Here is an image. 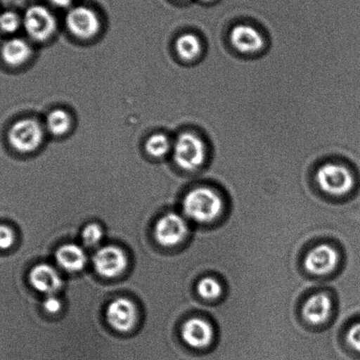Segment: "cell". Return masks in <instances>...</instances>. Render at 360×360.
<instances>
[{
    "mask_svg": "<svg viewBox=\"0 0 360 360\" xmlns=\"http://www.w3.org/2000/svg\"><path fill=\"white\" fill-rule=\"evenodd\" d=\"M223 206L219 194L212 188L205 187L188 192L183 201L184 214L198 223H209L218 218Z\"/></svg>",
    "mask_w": 360,
    "mask_h": 360,
    "instance_id": "obj_1",
    "label": "cell"
},
{
    "mask_svg": "<svg viewBox=\"0 0 360 360\" xmlns=\"http://www.w3.org/2000/svg\"><path fill=\"white\" fill-rule=\"evenodd\" d=\"M172 153L174 163L187 171L197 170L204 165L207 155L204 141L193 132H183L178 136Z\"/></svg>",
    "mask_w": 360,
    "mask_h": 360,
    "instance_id": "obj_2",
    "label": "cell"
},
{
    "mask_svg": "<svg viewBox=\"0 0 360 360\" xmlns=\"http://www.w3.org/2000/svg\"><path fill=\"white\" fill-rule=\"evenodd\" d=\"M45 132L44 125L37 119L23 118L16 121L10 128L8 141L17 152L31 153L43 145Z\"/></svg>",
    "mask_w": 360,
    "mask_h": 360,
    "instance_id": "obj_3",
    "label": "cell"
},
{
    "mask_svg": "<svg viewBox=\"0 0 360 360\" xmlns=\"http://www.w3.org/2000/svg\"><path fill=\"white\" fill-rule=\"evenodd\" d=\"M22 27L31 40L44 43L57 32L58 20L46 6L34 5L24 13Z\"/></svg>",
    "mask_w": 360,
    "mask_h": 360,
    "instance_id": "obj_4",
    "label": "cell"
},
{
    "mask_svg": "<svg viewBox=\"0 0 360 360\" xmlns=\"http://www.w3.org/2000/svg\"><path fill=\"white\" fill-rule=\"evenodd\" d=\"M316 181L321 190L333 195L347 194L354 185V177L351 171L335 163L321 166L317 171Z\"/></svg>",
    "mask_w": 360,
    "mask_h": 360,
    "instance_id": "obj_5",
    "label": "cell"
},
{
    "mask_svg": "<svg viewBox=\"0 0 360 360\" xmlns=\"http://www.w3.org/2000/svg\"><path fill=\"white\" fill-rule=\"evenodd\" d=\"M94 271L101 277L114 278L123 274L128 266L125 251L117 245L99 248L92 257Z\"/></svg>",
    "mask_w": 360,
    "mask_h": 360,
    "instance_id": "obj_6",
    "label": "cell"
},
{
    "mask_svg": "<svg viewBox=\"0 0 360 360\" xmlns=\"http://www.w3.org/2000/svg\"><path fill=\"white\" fill-rule=\"evenodd\" d=\"M65 25L73 37L89 40L101 30V20L96 11L86 6H73L65 16Z\"/></svg>",
    "mask_w": 360,
    "mask_h": 360,
    "instance_id": "obj_7",
    "label": "cell"
},
{
    "mask_svg": "<svg viewBox=\"0 0 360 360\" xmlns=\"http://www.w3.org/2000/svg\"><path fill=\"white\" fill-rule=\"evenodd\" d=\"M188 226L186 219L176 212H167L157 220L153 236L159 245L176 247L187 236Z\"/></svg>",
    "mask_w": 360,
    "mask_h": 360,
    "instance_id": "obj_8",
    "label": "cell"
},
{
    "mask_svg": "<svg viewBox=\"0 0 360 360\" xmlns=\"http://www.w3.org/2000/svg\"><path fill=\"white\" fill-rule=\"evenodd\" d=\"M104 314L112 330L120 333L134 330L139 318L137 306L125 297H117L108 303Z\"/></svg>",
    "mask_w": 360,
    "mask_h": 360,
    "instance_id": "obj_9",
    "label": "cell"
},
{
    "mask_svg": "<svg viewBox=\"0 0 360 360\" xmlns=\"http://www.w3.org/2000/svg\"><path fill=\"white\" fill-rule=\"evenodd\" d=\"M27 279L37 292L45 296L56 295L64 286V281L57 269L44 263L31 268Z\"/></svg>",
    "mask_w": 360,
    "mask_h": 360,
    "instance_id": "obj_10",
    "label": "cell"
},
{
    "mask_svg": "<svg viewBox=\"0 0 360 360\" xmlns=\"http://www.w3.org/2000/svg\"><path fill=\"white\" fill-rule=\"evenodd\" d=\"M231 44L243 55H254L264 48L265 41L260 31L247 24L233 27L230 33Z\"/></svg>",
    "mask_w": 360,
    "mask_h": 360,
    "instance_id": "obj_11",
    "label": "cell"
},
{
    "mask_svg": "<svg viewBox=\"0 0 360 360\" xmlns=\"http://www.w3.org/2000/svg\"><path fill=\"white\" fill-rule=\"evenodd\" d=\"M55 259L61 270L77 274L86 268L89 257L85 250L76 243H65L56 250Z\"/></svg>",
    "mask_w": 360,
    "mask_h": 360,
    "instance_id": "obj_12",
    "label": "cell"
},
{
    "mask_svg": "<svg viewBox=\"0 0 360 360\" xmlns=\"http://www.w3.org/2000/svg\"><path fill=\"white\" fill-rule=\"evenodd\" d=\"M181 335L185 344L192 348L202 349L211 344L213 330L207 321L194 317L185 321Z\"/></svg>",
    "mask_w": 360,
    "mask_h": 360,
    "instance_id": "obj_13",
    "label": "cell"
},
{
    "mask_svg": "<svg viewBox=\"0 0 360 360\" xmlns=\"http://www.w3.org/2000/svg\"><path fill=\"white\" fill-rule=\"evenodd\" d=\"M338 264V254L333 248L320 245L310 251L305 258V267L314 275H325L334 270Z\"/></svg>",
    "mask_w": 360,
    "mask_h": 360,
    "instance_id": "obj_14",
    "label": "cell"
},
{
    "mask_svg": "<svg viewBox=\"0 0 360 360\" xmlns=\"http://www.w3.org/2000/svg\"><path fill=\"white\" fill-rule=\"evenodd\" d=\"M33 48L29 41L15 37L6 41L1 48L3 60L11 66L26 64L32 58Z\"/></svg>",
    "mask_w": 360,
    "mask_h": 360,
    "instance_id": "obj_15",
    "label": "cell"
},
{
    "mask_svg": "<svg viewBox=\"0 0 360 360\" xmlns=\"http://www.w3.org/2000/svg\"><path fill=\"white\" fill-rule=\"evenodd\" d=\"M330 299L323 293L311 297L303 307L304 317L313 324L324 323L330 316Z\"/></svg>",
    "mask_w": 360,
    "mask_h": 360,
    "instance_id": "obj_16",
    "label": "cell"
},
{
    "mask_svg": "<svg viewBox=\"0 0 360 360\" xmlns=\"http://www.w3.org/2000/svg\"><path fill=\"white\" fill-rule=\"evenodd\" d=\"M72 119L68 111L63 108H56L47 115L44 128L49 134L60 137L71 130Z\"/></svg>",
    "mask_w": 360,
    "mask_h": 360,
    "instance_id": "obj_17",
    "label": "cell"
},
{
    "mask_svg": "<svg viewBox=\"0 0 360 360\" xmlns=\"http://www.w3.org/2000/svg\"><path fill=\"white\" fill-rule=\"evenodd\" d=\"M202 50L201 40L195 34H184L178 37L176 51L184 61L191 62L200 56Z\"/></svg>",
    "mask_w": 360,
    "mask_h": 360,
    "instance_id": "obj_18",
    "label": "cell"
},
{
    "mask_svg": "<svg viewBox=\"0 0 360 360\" xmlns=\"http://www.w3.org/2000/svg\"><path fill=\"white\" fill-rule=\"evenodd\" d=\"M172 148L173 144L169 138L162 132L149 136L145 142L146 153L155 159L163 158L172 150Z\"/></svg>",
    "mask_w": 360,
    "mask_h": 360,
    "instance_id": "obj_19",
    "label": "cell"
},
{
    "mask_svg": "<svg viewBox=\"0 0 360 360\" xmlns=\"http://www.w3.org/2000/svg\"><path fill=\"white\" fill-rule=\"evenodd\" d=\"M103 226L96 222L86 224L82 231V240L83 245L87 249H94L100 245L104 237Z\"/></svg>",
    "mask_w": 360,
    "mask_h": 360,
    "instance_id": "obj_20",
    "label": "cell"
},
{
    "mask_svg": "<svg viewBox=\"0 0 360 360\" xmlns=\"http://www.w3.org/2000/svg\"><path fill=\"white\" fill-rule=\"evenodd\" d=\"M197 290L198 295L205 300H215L222 293L221 285L211 277L202 278L198 282Z\"/></svg>",
    "mask_w": 360,
    "mask_h": 360,
    "instance_id": "obj_21",
    "label": "cell"
},
{
    "mask_svg": "<svg viewBox=\"0 0 360 360\" xmlns=\"http://www.w3.org/2000/svg\"><path fill=\"white\" fill-rule=\"evenodd\" d=\"M22 27V17L13 11H6L0 13V30L3 33L12 34Z\"/></svg>",
    "mask_w": 360,
    "mask_h": 360,
    "instance_id": "obj_22",
    "label": "cell"
},
{
    "mask_svg": "<svg viewBox=\"0 0 360 360\" xmlns=\"http://www.w3.org/2000/svg\"><path fill=\"white\" fill-rule=\"evenodd\" d=\"M16 233L8 224L0 223V252H6L15 246Z\"/></svg>",
    "mask_w": 360,
    "mask_h": 360,
    "instance_id": "obj_23",
    "label": "cell"
},
{
    "mask_svg": "<svg viewBox=\"0 0 360 360\" xmlns=\"http://www.w3.org/2000/svg\"><path fill=\"white\" fill-rule=\"evenodd\" d=\"M45 312L51 316L58 314L63 309V302L56 295L45 296L43 303H41Z\"/></svg>",
    "mask_w": 360,
    "mask_h": 360,
    "instance_id": "obj_24",
    "label": "cell"
},
{
    "mask_svg": "<svg viewBox=\"0 0 360 360\" xmlns=\"http://www.w3.org/2000/svg\"><path fill=\"white\" fill-rule=\"evenodd\" d=\"M347 341L355 351L360 352V323L349 328Z\"/></svg>",
    "mask_w": 360,
    "mask_h": 360,
    "instance_id": "obj_25",
    "label": "cell"
},
{
    "mask_svg": "<svg viewBox=\"0 0 360 360\" xmlns=\"http://www.w3.org/2000/svg\"><path fill=\"white\" fill-rule=\"evenodd\" d=\"M47 1L56 8H66L71 6L75 0H47Z\"/></svg>",
    "mask_w": 360,
    "mask_h": 360,
    "instance_id": "obj_26",
    "label": "cell"
},
{
    "mask_svg": "<svg viewBox=\"0 0 360 360\" xmlns=\"http://www.w3.org/2000/svg\"><path fill=\"white\" fill-rule=\"evenodd\" d=\"M202 1H204V2H210V1H212V0H202Z\"/></svg>",
    "mask_w": 360,
    "mask_h": 360,
    "instance_id": "obj_27",
    "label": "cell"
}]
</instances>
